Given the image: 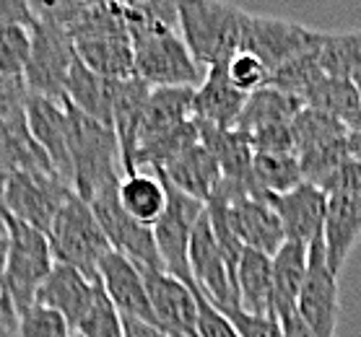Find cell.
<instances>
[{
  "instance_id": "cell-1",
  "label": "cell",
  "mask_w": 361,
  "mask_h": 337,
  "mask_svg": "<svg viewBox=\"0 0 361 337\" xmlns=\"http://www.w3.org/2000/svg\"><path fill=\"white\" fill-rule=\"evenodd\" d=\"M123 11L133 42L135 75L140 81L148 83L151 89H172V86L197 89L203 83L208 70L197 65V60L192 58L177 29L138 11Z\"/></svg>"
},
{
  "instance_id": "cell-2",
  "label": "cell",
  "mask_w": 361,
  "mask_h": 337,
  "mask_svg": "<svg viewBox=\"0 0 361 337\" xmlns=\"http://www.w3.org/2000/svg\"><path fill=\"white\" fill-rule=\"evenodd\" d=\"M75 58L94 73L125 81L135 75V58L125 11L115 0H99L75 18L71 29Z\"/></svg>"
},
{
  "instance_id": "cell-3",
  "label": "cell",
  "mask_w": 361,
  "mask_h": 337,
  "mask_svg": "<svg viewBox=\"0 0 361 337\" xmlns=\"http://www.w3.org/2000/svg\"><path fill=\"white\" fill-rule=\"evenodd\" d=\"M68 117V151L73 166V189L89 203L97 192L112 187L125 177L123 153L112 127L83 115L71 101H63Z\"/></svg>"
},
{
  "instance_id": "cell-4",
  "label": "cell",
  "mask_w": 361,
  "mask_h": 337,
  "mask_svg": "<svg viewBox=\"0 0 361 337\" xmlns=\"http://www.w3.org/2000/svg\"><path fill=\"white\" fill-rule=\"evenodd\" d=\"M247 11L226 0H180L177 32L205 70L226 65L242 50Z\"/></svg>"
},
{
  "instance_id": "cell-5",
  "label": "cell",
  "mask_w": 361,
  "mask_h": 337,
  "mask_svg": "<svg viewBox=\"0 0 361 337\" xmlns=\"http://www.w3.org/2000/svg\"><path fill=\"white\" fill-rule=\"evenodd\" d=\"M6 223H8V257L0 280V293L8 298L21 317L37 304V293L55 267V255L44 231L34 229L8 213Z\"/></svg>"
},
{
  "instance_id": "cell-6",
  "label": "cell",
  "mask_w": 361,
  "mask_h": 337,
  "mask_svg": "<svg viewBox=\"0 0 361 337\" xmlns=\"http://www.w3.org/2000/svg\"><path fill=\"white\" fill-rule=\"evenodd\" d=\"M47 239L55 262L71 265L75 270H81L89 280L99 278V262L112 252V244L99 226L91 205L75 192L55 215Z\"/></svg>"
},
{
  "instance_id": "cell-7",
  "label": "cell",
  "mask_w": 361,
  "mask_h": 337,
  "mask_svg": "<svg viewBox=\"0 0 361 337\" xmlns=\"http://www.w3.org/2000/svg\"><path fill=\"white\" fill-rule=\"evenodd\" d=\"M328 195L322 241L330 270L341 275L361 239V164L345 161L322 189Z\"/></svg>"
},
{
  "instance_id": "cell-8",
  "label": "cell",
  "mask_w": 361,
  "mask_h": 337,
  "mask_svg": "<svg viewBox=\"0 0 361 337\" xmlns=\"http://www.w3.org/2000/svg\"><path fill=\"white\" fill-rule=\"evenodd\" d=\"M75 189L58 172L47 169H18L8 174L3 213L13 215L18 221L29 223L34 229L47 234L60 208L73 195Z\"/></svg>"
},
{
  "instance_id": "cell-9",
  "label": "cell",
  "mask_w": 361,
  "mask_h": 337,
  "mask_svg": "<svg viewBox=\"0 0 361 337\" xmlns=\"http://www.w3.org/2000/svg\"><path fill=\"white\" fill-rule=\"evenodd\" d=\"M75 63V47L68 29L37 24L32 29V58L24 73L29 94L52 101H66V86Z\"/></svg>"
},
{
  "instance_id": "cell-10",
  "label": "cell",
  "mask_w": 361,
  "mask_h": 337,
  "mask_svg": "<svg viewBox=\"0 0 361 337\" xmlns=\"http://www.w3.org/2000/svg\"><path fill=\"white\" fill-rule=\"evenodd\" d=\"M214 195L224 200L229 221L237 231L239 241L245 244V249H255V252L273 257L286 244L281 218L276 215L268 200L252 198L242 184L231 179H221Z\"/></svg>"
},
{
  "instance_id": "cell-11",
  "label": "cell",
  "mask_w": 361,
  "mask_h": 337,
  "mask_svg": "<svg viewBox=\"0 0 361 337\" xmlns=\"http://www.w3.org/2000/svg\"><path fill=\"white\" fill-rule=\"evenodd\" d=\"M166 192H169L166 210L154 223V239H157L159 257H161L164 272H169L174 278H180L182 283L195 288L192 272H190V239H192L197 218L205 213V203L188 198L185 192L174 189L172 184H166Z\"/></svg>"
},
{
  "instance_id": "cell-12",
  "label": "cell",
  "mask_w": 361,
  "mask_h": 337,
  "mask_svg": "<svg viewBox=\"0 0 361 337\" xmlns=\"http://www.w3.org/2000/svg\"><path fill=\"white\" fill-rule=\"evenodd\" d=\"M322 34L307 26L286 21V18L260 16V13H247L245 18V34H242V50L252 52L271 68H281L288 60L299 58L304 52H312L320 47Z\"/></svg>"
},
{
  "instance_id": "cell-13",
  "label": "cell",
  "mask_w": 361,
  "mask_h": 337,
  "mask_svg": "<svg viewBox=\"0 0 361 337\" xmlns=\"http://www.w3.org/2000/svg\"><path fill=\"white\" fill-rule=\"evenodd\" d=\"M117 187L120 182L112 184V187L97 192L94 198L89 200L91 210L97 215L102 231L107 234L109 244L115 252L125 255L128 260L138 265V267H146V270H164L161 265V257H159L157 249V239H154V229H148L143 223L133 221L130 215L125 213L123 205H120V198H117Z\"/></svg>"
},
{
  "instance_id": "cell-14",
  "label": "cell",
  "mask_w": 361,
  "mask_h": 337,
  "mask_svg": "<svg viewBox=\"0 0 361 337\" xmlns=\"http://www.w3.org/2000/svg\"><path fill=\"white\" fill-rule=\"evenodd\" d=\"M341 288L338 275L330 270L325 241L317 236L310 244V260H307V278L302 286V296L296 312L302 322L310 327L312 337H336L338 317H341Z\"/></svg>"
},
{
  "instance_id": "cell-15",
  "label": "cell",
  "mask_w": 361,
  "mask_h": 337,
  "mask_svg": "<svg viewBox=\"0 0 361 337\" xmlns=\"http://www.w3.org/2000/svg\"><path fill=\"white\" fill-rule=\"evenodd\" d=\"M143 283L159 329L166 337H200L197 332V288L182 283L164 270H146Z\"/></svg>"
},
{
  "instance_id": "cell-16",
  "label": "cell",
  "mask_w": 361,
  "mask_h": 337,
  "mask_svg": "<svg viewBox=\"0 0 361 337\" xmlns=\"http://www.w3.org/2000/svg\"><path fill=\"white\" fill-rule=\"evenodd\" d=\"M190 272H192L195 288L214 306H237V291H234L229 262L216 241L208 213L197 218L190 239Z\"/></svg>"
},
{
  "instance_id": "cell-17",
  "label": "cell",
  "mask_w": 361,
  "mask_h": 337,
  "mask_svg": "<svg viewBox=\"0 0 361 337\" xmlns=\"http://www.w3.org/2000/svg\"><path fill=\"white\" fill-rule=\"evenodd\" d=\"M24 117L32 138L44 151L52 169L73 184V166H71V151H68V117L63 101L44 99L26 91Z\"/></svg>"
},
{
  "instance_id": "cell-18",
  "label": "cell",
  "mask_w": 361,
  "mask_h": 337,
  "mask_svg": "<svg viewBox=\"0 0 361 337\" xmlns=\"http://www.w3.org/2000/svg\"><path fill=\"white\" fill-rule=\"evenodd\" d=\"M99 283L107 291L109 301L115 304L120 317L157 324V317H154V309H151V301H148L146 283H143V272L133 260H128L125 255L112 249L99 262Z\"/></svg>"
},
{
  "instance_id": "cell-19",
  "label": "cell",
  "mask_w": 361,
  "mask_h": 337,
  "mask_svg": "<svg viewBox=\"0 0 361 337\" xmlns=\"http://www.w3.org/2000/svg\"><path fill=\"white\" fill-rule=\"evenodd\" d=\"M268 203L281 218L286 241H299V244L310 247L314 239L322 236L328 195L320 187H314L310 182H302L291 192L268 195Z\"/></svg>"
},
{
  "instance_id": "cell-20",
  "label": "cell",
  "mask_w": 361,
  "mask_h": 337,
  "mask_svg": "<svg viewBox=\"0 0 361 337\" xmlns=\"http://www.w3.org/2000/svg\"><path fill=\"white\" fill-rule=\"evenodd\" d=\"M94 293H97V280H89L81 270L66 262H55L49 278L37 293V304L58 312L68 322L71 332H75L94 304Z\"/></svg>"
},
{
  "instance_id": "cell-21",
  "label": "cell",
  "mask_w": 361,
  "mask_h": 337,
  "mask_svg": "<svg viewBox=\"0 0 361 337\" xmlns=\"http://www.w3.org/2000/svg\"><path fill=\"white\" fill-rule=\"evenodd\" d=\"M195 125H197V132H200V143L211 151V156L221 166L224 179L237 182L252 198H260L252 177L255 153L245 132H239L237 127H216V125H205V122H197V120Z\"/></svg>"
},
{
  "instance_id": "cell-22",
  "label": "cell",
  "mask_w": 361,
  "mask_h": 337,
  "mask_svg": "<svg viewBox=\"0 0 361 337\" xmlns=\"http://www.w3.org/2000/svg\"><path fill=\"white\" fill-rule=\"evenodd\" d=\"M154 174L161 177L166 184H172L174 189L185 192L188 198H195L200 203H208L214 198V192L224 179L221 166L203 143L190 146L185 153L174 158L172 164H166L164 169H159Z\"/></svg>"
},
{
  "instance_id": "cell-23",
  "label": "cell",
  "mask_w": 361,
  "mask_h": 337,
  "mask_svg": "<svg viewBox=\"0 0 361 337\" xmlns=\"http://www.w3.org/2000/svg\"><path fill=\"white\" fill-rule=\"evenodd\" d=\"M247 94L234 89L226 75V65L208 68L203 83L192 96V120L216 127H237V120L245 109Z\"/></svg>"
},
{
  "instance_id": "cell-24",
  "label": "cell",
  "mask_w": 361,
  "mask_h": 337,
  "mask_svg": "<svg viewBox=\"0 0 361 337\" xmlns=\"http://www.w3.org/2000/svg\"><path fill=\"white\" fill-rule=\"evenodd\" d=\"M148 94H151V86L140 81L138 75L125 78L117 86L112 130H115L117 143H120L125 174L138 172L135 169V156H138V135H140V122H143V112H146Z\"/></svg>"
},
{
  "instance_id": "cell-25",
  "label": "cell",
  "mask_w": 361,
  "mask_h": 337,
  "mask_svg": "<svg viewBox=\"0 0 361 337\" xmlns=\"http://www.w3.org/2000/svg\"><path fill=\"white\" fill-rule=\"evenodd\" d=\"M192 96L195 89L188 86H172V89H151L140 122L138 148L164 138L166 132L177 130L180 125L192 120Z\"/></svg>"
},
{
  "instance_id": "cell-26",
  "label": "cell",
  "mask_w": 361,
  "mask_h": 337,
  "mask_svg": "<svg viewBox=\"0 0 361 337\" xmlns=\"http://www.w3.org/2000/svg\"><path fill=\"white\" fill-rule=\"evenodd\" d=\"M307 260H310V247L299 241H286L273 255V314L281 322L296 314L307 278Z\"/></svg>"
},
{
  "instance_id": "cell-27",
  "label": "cell",
  "mask_w": 361,
  "mask_h": 337,
  "mask_svg": "<svg viewBox=\"0 0 361 337\" xmlns=\"http://www.w3.org/2000/svg\"><path fill=\"white\" fill-rule=\"evenodd\" d=\"M117 86H120V81H112V78L94 73V70H89L81 60L75 58L73 68H71V75H68L66 99L75 109H81L83 115L94 117L102 125L112 127Z\"/></svg>"
},
{
  "instance_id": "cell-28",
  "label": "cell",
  "mask_w": 361,
  "mask_h": 337,
  "mask_svg": "<svg viewBox=\"0 0 361 337\" xmlns=\"http://www.w3.org/2000/svg\"><path fill=\"white\" fill-rule=\"evenodd\" d=\"M117 198L120 205L133 221L143 223L148 229H154V223L164 215L166 210V184L161 177H157L154 172H133L125 174L117 187Z\"/></svg>"
},
{
  "instance_id": "cell-29",
  "label": "cell",
  "mask_w": 361,
  "mask_h": 337,
  "mask_svg": "<svg viewBox=\"0 0 361 337\" xmlns=\"http://www.w3.org/2000/svg\"><path fill=\"white\" fill-rule=\"evenodd\" d=\"M237 306L247 314H273V257L245 249L237 265Z\"/></svg>"
},
{
  "instance_id": "cell-30",
  "label": "cell",
  "mask_w": 361,
  "mask_h": 337,
  "mask_svg": "<svg viewBox=\"0 0 361 337\" xmlns=\"http://www.w3.org/2000/svg\"><path fill=\"white\" fill-rule=\"evenodd\" d=\"M304 109V104L291 94L265 86V89L250 94L245 101V109L237 120V130L245 135H252L265 127H279V125H291L294 117Z\"/></svg>"
},
{
  "instance_id": "cell-31",
  "label": "cell",
  "mask_w": 361,
  "mask_h": 337,
  "mask_svg": "<svg viewBox=\"0 0 361 337\" xmlns=\"http://www.w3.org/2000/svg\"><path fill=\"white\" fill-rule=\"evenodd\" d=\"M302 101L304 107L336 117L338 122H343L351 132L361 130V99L353 81H348V78L325 75L304 94Z\"/></svg>"
},
{
  "instance_id": "cell-32",
  "label": "cell",
  "mask_w": 361,
  "mask_h": 337,
  "mask_svg": "<svg viewBox=\"0 0 361 337\" xmlns=\"http://www.w3.org/2000/svg\"><path fill=\"white\" fill-rule=\"evenodd\" d=\"M252 177L260 198L268 200V195H283L299 187L304 182L302 164L296 156H273V153H255L252 158Z\"/></svg>"
},
{
  "instance_id": "cell-33",
  "label": "cell",
  "mask_w": 361,
  "mask_h": 337,
  "mask_svg": "<svg viewBox=\"0 0 361 337\" xmlns=\"http://www.w3.org/2000/svg\"><path fill=\"white\" fill-rule=\"evenodd\" d=\"M317 55H320V65L325 75L351 81L361 70V29L338 34L325 32Z\"/></svg>"
},
{
  "instance_id": "cell-34",
  "label": "cell",
  "mask_w": 361,
  "mask_h": 337,
  "mask_svg": "<svg viewBox=\"0 0 361 337\" xmlns=\"http://www.w3.org/2000/svg\"><path fill=\"white\" fill-rule=\"evenodd\" d=\"M291 132H294L296 156H299L302 151H310V148H314V146L348 138V132L351 130H348L343 122H338L336 117L325 115V112H317V109L304 107L302 112L294 117Z\"/></svg>"
},
{
  "instance_id": "cell-35",
  "label": "cell",
  "mask_w": 361,
  "mask_h": 337,
  "mask_svg": "<svg viewBox=\"0 0 361 337\" xmlns=\"http://www.w3.org/2000/svg\"><path fill=\"white\" fill-rule=\"evenodd\" d=\"M317 50H320V47H317ZM317 50L304 52L299 58L288 60V63H283L281 68H276L271 73L273 89L283 91V94H291V96H296V99L302 101L304 94L312 89L320 78H325V70H322V65H320Z\"/></svg>"
},
{
  "instance_id": "cell-36",
  "label": "cell",
  "mask_w": 361,
  "mask_h": 337,
  "mask_svg": "<svg viewBox=\"0 0 361 337\" xmlns=\"http://www.w3.org/2000/svg\"><path fill=\"white\" fill-rule=\"evenodd\" d=\"M29 58H32V29L0 26V78L24 83Z\"/></svg>"
},
{
  "instance_id": "cell-37",
  "label": "cell",
  "mask_w": 361,
  "mask_h": 337,
  "mask_svg": "<svg viewBox=\"0 0 361 337\" xmlns=\"http://www.w3.org/2000/svg\"><path fill=\"white\" fill-rule=\"evenodd\" d=\"M73 337H123V319L115 304L109 301L107 291L102 288L97 278V293H94V304L83 322L75 327Z\"/></svg>"
},
{
  "instance_id": "cell-38",
  "label": "cell",
  "mask_w": 361,
  "mask_h": 337,
  "mask_svg": "<svg viewBox=\"0 0 361 337\" xmlns=\"http://www.w3.org/2000/svg\"><path fill=\"white\" fill-rule=\"evenodd\" d=\"M226 75H229L231 86L239 89L242 94H247V96L265 89V86H271V68L252 52H237L226 63Z\"/></svg>"
},
{
  "instance_id": "cell-39",
  "label": "cell",
  "mask_w": 361,
  "mask_h": 337,
  "mask_svg": "<svg viewBox=\"0 0 361 337\" xmlns=\"http://www.w3.org/2000/svg\"><path fill=\"white\" fill-rule=\"evenodd\" d=\"M94 3L99 0H26L37 24L60 26V29H71L75 18Z\"/></svg>"
},
{
  "instance_id": "cell-40",
  "label": "cell",
  "mask_w": 361,
  "mask_h": 337,
  "mask_svg": "<svg viewBox=\"0 0 361 337\" xmlns=\"http://www.w3.org/2000/svg\"><path fill=\"white\" fill-rule=\"evenodd\" d=\"M216 309L226 314V319L242 337H286L276 314H247L239 306H216Z\"/></svg>"
},
{
  "instance_id": "cell-41",
  "label": "cell",
  "mask_w": 361,
  "mask_h": 337,
  "mask_svg": "<svg viewBox=\"0 0 361 337\" xmlns=\"http://www.w3.org/2000/svg\"><path fill=\"white\" fill-rule=\"evenodd\" d=\"M18 337H73L68 322L47 306L34 304L18 322Z\"/></svg>"
},
{
  "instance_id": "cell-42",
  "label": "cell",
  "mask_w": 361,
  "mask_h": 337,
  "mask_svg": "<svg viewBox=\"0 0 361 337\" xmlns=\"http://www.w3.org/2000/svg\"><path fill=\"white\" fill-rule=\"evenodd\" d=\"M252 153H273V156H296V140L291 132V125L265 127L252 135H247Z\"/></svg>"
},
{
  "instance_id": "cell-43",
  "label": "cell",
  "mask_w": 361,
  "mask_h": 337,
  "mask_svg": "<svg viewBox=\"0 0 361 337\" xmlns=\"http://www.w3.org/2000/svg\"><path fill=\"white\" fill-rule=\"evenodd\" d=\"M197 332L200 337H242L226 319V314L219 312L200 291H197Z\"/></svg>"
},
{
  "instance_id": "cell-44",
  "label": "cell",
  "mask_w": 361,
  "mask_h": 337,
  "mask_svg": "<svg viewBox=\"0 0 361 337\" xmlns=\"http://www.w3.org/2000/svg\"><path fill=\"white\" fill-rule=\"evenodd\" d=\"M0 26H26L34 29L37 18L26 6V0H0Z\"/></svg>"
},
{
  "instance_id": "cell-45",
  "label": "cell",
  "mask_w": 361,
  "mask_h": 337,
  "mask_svg": "<svg viewBox=\"0 0 361 337\" xmlns=\"http://www.w3.org/2000/svg\"><path fill=\"white\" fill-rule=\"evenodd\" d=\"M18 312L8 298L0 293V337H18Z\"/></svg>"
},
{
  "instance_id": "cell-46",
  "label": "cell",
  "mask_w": 361,
  "mask_h": 337,
  "mask_svg": "<svg viewBox=\"0 0 361 337\" xmlns=\"http://www.w3.org/2000/svg\"><path fill=\"white\" fill-rule=\"evenodd\" d=\"M120 319H123V337H166L157 324L130 319V317H120Z\"/></svg>"
},
{
  "instance_id": "cell-47",
  "label": "cell",
  "mask_w": 361,
  "mask_h": 337,
  "mask_svg": "<svg viewBox=\"0 0 361 337\" xmlns=\"http://www.w3.org/2000/svg\"><path fill=\"white\" fill-rule=\"evenodd\" d=\"M281 324H283V332H286V337H312V332H310V327L302 322L299 312L291 314V317H288V319H283Z\"/></svg>"
},
{
  "instance_id": "cell-48",
  "label": "cell",
  "mask_w": 361,
  "mask_h": 337,
  "mask_svg": "<svg viewBox=\"0 0 361 337\" xmlns=\"http://www.w3.org/2000/svg\"><path fill=\"white\" fill-rule=\"evenodd\" d=\"M6 257H8V223H6V213L0 210V280L6 270Z\"/></svg>"
},
{
  "instance_id": "cell-49",
  "label": "cell",
  "mask_w": 361,
  "mask_h": 337,
  "mask_svg": "<svg viewBox=\"0 0 361 337\" xmlns=\"http://www.w3.org/2000/svg\"><path fill=\"white\" fill-rule=\"evenodd\" d=\"M348 151H351V158L361 164V130L348 132Z\"/></svg>"
},
{
  "instance_id": "cell-50",
  "label": "cell",
  "mask_w": 361,
  "mask_h": 337,
  "mask_svg": "<svg viewBox=\"0 0 361 337\" xmlns=\"http://www.w3.org/2000/svg\"><path fill=\"white\" fill-rule=\"evenodd\" d=\"M6 182H8V174L0 172V210H3V198H6Z\"/></svg>"
},
{
  "instance_id": "cell-51",
  "label": "cell",
  "mask_w": 361,
  "mask_h": 337,
  "mask_svg": "<svg viewBox=\"0 0 361 337\" xmlns=\"http://www.w3.org/2000/svg\"><path fill=\"white\" fill-rule=\"evenodd\" d=\"M351 81H353V86H356V91H359V99H361V70L356 75H353Z\"/></svg>"
}]
</instances>
